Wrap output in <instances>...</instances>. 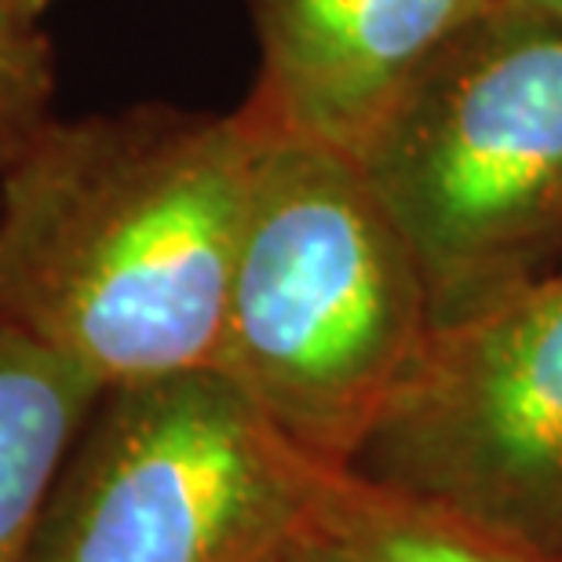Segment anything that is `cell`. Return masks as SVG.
Returning a JSON list of instances; mask_svg holds the SVG:
<instances>
[{
    "label": "cell",
    "mask_w": 562,
    "mask_h": 562,
    "mask_svg": "<svg viewBox=\"0 0 562 562\" xmlns=\"http://www.w3.org/2000/svg\"><path fill=\"white\" fill-rule=\"evenodd\" d=\"M260 132L245 103L44 121L0 168V329L106 391L216 369Z\"/></svg>",
    "instance_id": "1"
},
{
    "label": "cell",
    "mask_w": 562,
    "mask_h": 562,
    "mask_svg": "<svg viewBox=\"0 0 562 562\" xmlns=\"http://www.w3.org/2000/svg\"><path fill=\"white\" fill-rule=\"evenodd\" d=\"M260 128L216 369L303 453L351 468L431 344V300L362 161Z\"/></svg>",
    "instance_id": "2"
},
{
    "label": "cell",
    "mask_w": 562,
    "mask_h": 562,
    "mask_svg": "<svg viewBox=\"0 0 562 562\" xmlns=\"http://www.w3.org/2000/svg\"><path fill=\"white\" fill-rule=\"evenodd\" d=\"M409 241L435 329L562 267V22L501 0L355 154Z\"/></svg>",
    "instance_id": "3"
},
{
    "label": "cell",
    "mask_w": 562,
    "mask_h": 562,
    "mask_svg": "<svg viewBox=\"0 0 562 562\" xmlns=\"http://www.w3.org/2000/svg\"><path fill=\"white\" fill-rule=\"evenodd\" d=\"M333 471L220 369L110 387L26 562H285L318 530Z\"/></svg>",
    "instance_id": "4"
},
{
    "label": "cell",
    "mask_w": 562,
    "mask_h": 562,
    "mask_svg": "<svg viewBox=\"0 0 562 562\" xmlns=\"http://www.w3.org/2000/svg\"><path fill=\"white\" fill-rule=\"evenodd\" d=\"M351 468L562 555V267L435 329Z\"/></svg>",
    "instance_id": "5"
},
{
    "label": "cell",
    "mask_w": 562,
    "mask_h": 562,
    "mask_svg": "<svg viewBox=\"0 0 562 562\" xmlns=\"http://www.w3.org/2000/svg\"><path fill=\"white\" fill-rule=\"evenodd\" d=\"M260 77L245 106L358 154L413 81L501 0H245Z\"/></svg>",
    "instance_id": "6"
},
{
    "label": "cell",
    "mask_w": 562,
    "mask_h": 562,
    "mask_svg": "<svg viewBox=\"0 0 562 562\" xmlns=\"http://www.w3.org/2000/svg\"><path fill=\"white\" fill-rule=\"evenodd\" d=\"M103 395L85 369L0 329V562H26L59 471Z\"/></svg>",
    "instance_id": "7"
},
{
    "label": "cell",
    "mask_w": 562,
    "mask_h": 562,
    "mask_svg": "<svg viewBox=\"0 0 562 562\" xmlns=\"http://www.w3.org/2000/svg\"><path fill=\"white\" fill-rule=\"evenodd\" d=\"M314 537L344 562H562L355 468L333 471Z\"/></svg>",
    "instance_id": "8"
},
{
    "label": "cell",
    "mask_w": 562,
    "mask_h": 562,
    "mask_svg": "<svg viewBox=\"0 0 562 562\" xmlns=\"http://www.w3.org/2000/svg\"><path fill=\"white\" fill-rule=\"evenodd\" d=\"M52 88V44L37 22H0V168L48 121Z\"/></svg>",
    "instance_id": "9"
},
{
    "label": "cell",
    "mask_w": 562,
    "mask_h": 562,
    "mask_svg": "<svg viewBox=\"0 0 562 562\" xmlns=\"http://www.w3.org/2000/svg\"><path fill=\"white\" fill-rule=\"evenodd\" d=\"M48 0H0V22H15V26H30L41 19Z\"/></svg>",
    "instance_id": "10"
},
{
    "label": "cell",
    "mask_w": 562,
    "mask_h": 562,
    "mask_svg": "<svg viewBox=\"0 0 562 562\" xmlns=\"http://www.w3.org/2000/svg\"><path fill=\"white\" fill-rule=\"evenodd\" d=\"M285 562H344V559L336 555L333 548H325L318 537H311V541L303 544V548H296V552H292Z\"/></svg>",
    "instance_id": "11"
},
{
    "label": "cell",
    "mask_w": 562,
    "mask_h": 562,
    "mask_svg": "<svg viewBox=\"0 0 562 562\" xmlns=\"http://www.w3.org/2000/svg\"><path fill=\"white\" fill-rule=\"evenodd\" d=\"M530 4H533V8H541V11H548V15L562 22V0H530Z\"/></svg>",
    "instance_id": "12"
}]
</instances>
